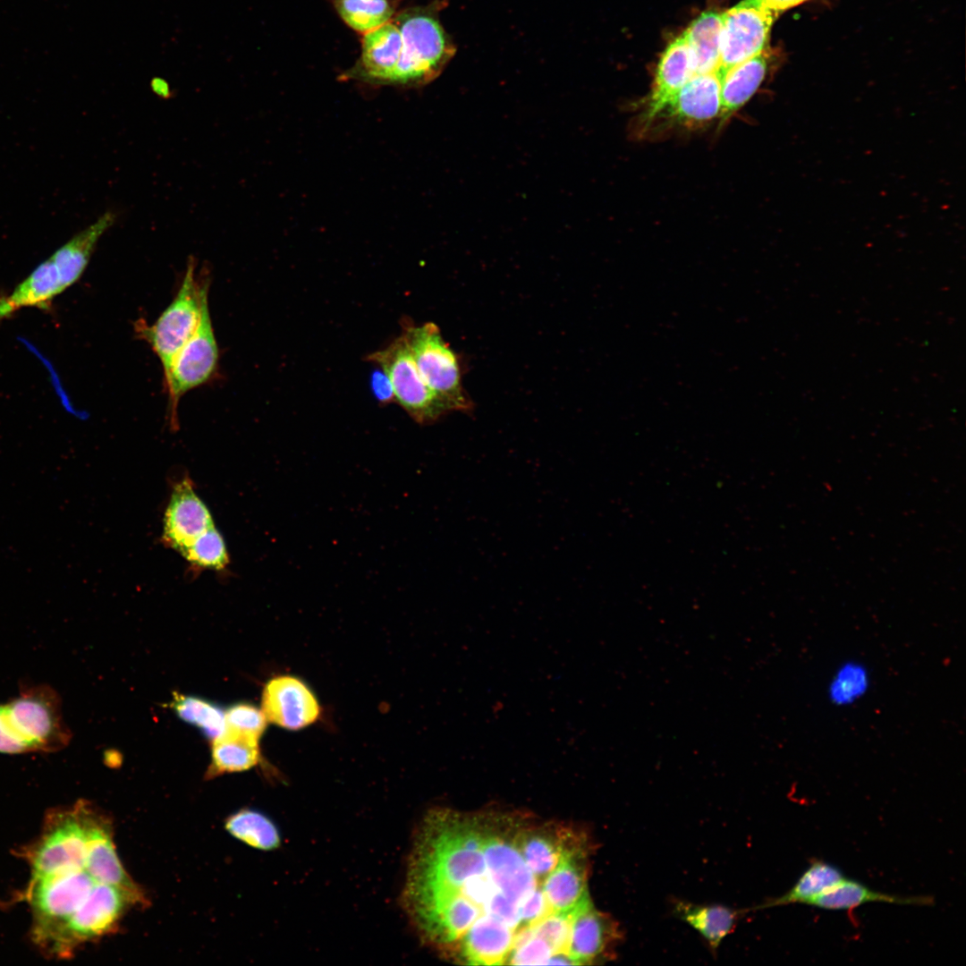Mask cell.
Segmentation results:
<instances>
[{
  "label": "cell",
  "mask_w": 966,
  "mask_h": 966,
  "mask_svg": "<svg viewBox=\"0 0 966 966\" xmlns=\"http://www.w3.org/2000/svg\"><path fill=\"white\" fill-rule=\"evenodd\" d=\"M106 210L40 263L8 295L0 297V320L23 308L45 309L83 275L101 237L116 222Z\"/></svg>",
  "instance_id": "1"
},
{
  "label": "cell",
  "mask_w": 966,
  "mask_h": 966,
  "mask_svg": "<svg viewBox=\"0 0 966 966\" xmlns=\"http://www.w3.org/2000/svg\"><path fill=\"white\" fill-rule=\"evenodd\" d=\"M441 7L434 2L395 13L392 21L402 36V51L390 85L424 86L435 80L454 55L455 46L439 20Z\"/></svg>",
  "instance_id": "2"
},
{
  "label": "cell",
  "mask_w": 966,
  "mask_h": 966,
  "mask_svg": "<svg viewBox=\"0 0 966 966\" xmlns=\"http://www.w3.org/2000/svg\"><path fill=\"white\" fill-rule=\"evenodd\" d=\"M196 267L194 258H191L175 297L152 325L144 320H139L135 325L137 336L148 343L156 353L164 375L174 356L195 332L203 302L208 297V279L200 280Z\"/></svg>",
  "instance_id": "3"
},
{
  "label": "cell",
  "mask_w": 966,
  "mask_h": 966,
  "mask_svg": "<svg viewBox=\"0 0 966 966\" xmlns=\"http://www.w3.org/2000/svg\"><path fill=\"white\" fill-rule=\"evenodd\" d=\"M1 705L5 724L25 753L56 751L68 744L70 733L59 697L51 687H23L17 697Z\"/></svg>",
  "instance_id": "4"
},
{
  "label": "cell",
  "mask_w": 966,
  "mask_h": 966,
  "mask_svg": "<svg viewBox=\"0 0 966 966\" xmlns=\"http://www.w3.org/2000/svg\"><path fill=\"white\" fill-rule=\"evenodd\" d=\"M416 365L428 386L450 411L468 412L472 402L462 384L457 355L444 340L439 327L427 322L403 327Z\"/></svg>",
  "instance_id": "5"
},
{
  "label": "cell",
  "mask_w": 966,
  "mask_h": 966,
  "mask_svg": "<svg viewBox=\"0 0 966 966\" xmlns=\"http://www.w3.org/2000/svg\"><path fill=\"white\" fill-rule=\"evenodd\" d=\"M366 360L386 373L394 388V402L415 422L430 424L450 412L424 381L402 333L386 348L369 354Z\"/></svg>",
  "instance_id": "6"
},
{
  "label": "cell",
  "mask_w": 966,
  "mask_h": 966,
  "mask_svg": "<svg viewBox=\"0 0 966 966\" xmlns=\"http://www.w3.org/2000/svg\"><path fill=\"white\" fill-rule=\"evenodd\" d=\"M136 904L121 889L97 883L81 907L64 927L48 954L72 956L79 945L114 932L126 909Z\"/></svg>",
  "instance_id": "7"
},
{
  "label": "cell",
  "mask_w": 966,
  "mask_h": 966,
  "mask_svg": "<svg viewBox=\"0 0 966 966\" xmlns=\"http://www.w3.org/2000/svg\"><path fill=\"white\" fill-rule=\"evenodd\" d=\"M720 110L721 79L716 72L696 74L638 131L640 136H651L698 129L719 117Z\"/></svg>",
  "instance_id": "8"
},
{
  "label": "cell",
  "mask_w": 966,
  "mask_h": 966,
  "mask_svg": "<svg viewBox=\"0 0 966 966\" xmlns=\"http://www.w3.org/2000/svg\"><path fill=\"white\" fill-rule=\"evenodd\" d=\"M219 350L212 326L208 297L203 302L199 323L184 345L174 356L165 374L169 395L172 424L181 398L191 390L206 384L215 374Z\"/></svg>",
  "instance_id": "9"
},
{
  "label": "cell",
  "mask_w": 966,
  "mask_h": 966,
  "mask_svg": "<svg viewBox=\"0 0 966 966\" xmlns=\"http://www.w3.org/2000/svg\"><path fill=\"white\" fill-rule=\"evenodd\" d=\"M775 18L745 0L723 13L720 62L721 80L737 64L762 53Z\"/></svg>",
  "instance_id": "10"
},
{
  "label": "cell",
  "mask_w": 966,
  "mask_h": 966,
  "mask_svg": "<svg viewBox=\"0 0 966 966\" xmlns=\"http://www.w3.org/2000/svg\"><path fill=\"white\" fill-rule=\"evenodd\" d=\"M87 855L85 868L97 883L115 886L136 904L148 902L146 895L128 875L116 852L110 823L86 805Z\"/></svg>",
  "instance_id": "11"
},
{
  "label": "cell",
  "mask_w": 966,
  "mask_h": 966,
  "mask_svg": "<svg viewBox=\"0 0 966 966\" xmlns=\"http://www.w3.org/2000/svg\"><path fill=\"white\" fill-rule=\"evenodd\" d=\"M261 709L267 722L291 731L314 724L321 713L313 691L292 675L276 676L266 683Z\"/></svg>",
  "instance_id": "12"
},
{
  "label": "cell",
  "mask_w": 966,
  "mask_h": 966,
  "mask_svg": "<svg viewBox=\"0 0 966 966\" xmlns=\"http://www.w3.org/2000/svg\"><path fill=\"white\" fill-rule=\"evenodd\" d=\"M619 924L597 910L589 895L575 909L571 927L570 956L573 965L608 959L623 939Z\"/></svg>",
  "instance_id": "13"
},
{
  "label": "cell",
  "mask_w": 966,
  "mask_h": 966,
  "mask_svg": "<svg viewBox=\"0 0 966 966\" xmlns=\"http://www.w3.org/2000/svg\"><path fill=\"white\" fill-rule=\"evenodd\" d=\"M402 51V36L393 21L362 35L361 52L354 65L342 74L371 85H390Z\"/></svg>",
  "instance_id": "14"
},
{
  "label": "cell",
  "mask_w": 966,
  "mask_h": 966,
  "mask_svg": "<svg viewBox=\"0 0 966 966\" xmlns=\"http://www.w3.org/2000/svg\"><path fill=\"white\" fill-rule=\"evenodd\" d=\"M211 513L189 478L174 485L164 517L163 540L179 553L214 527Z\"/></svg>",
  "instance_id": "15"
},
{
  "label": "cell",
  "mask_w": 966,
  "mask_h": 966,
  "mask_svg": "<svg viewBox=\"0 0 966 966\" xmlns=\"http://www.w3.org/2000/svg\"><path fill=\"white\" fill-rule=\"evenodd\" d=\"M694 75L692 54L682 34L668 44L660 56L651 92L637 117L638 128L646 123Z\"/></svg>",
  "instance_id": "16"
},
{
  "label": "cell",
  "mask_w": 966,
  "mask_h": 966,
  "mask_svg": "<svg viewBox=\"0 0 966 966\" xmlns=\"http://www.w3.org/2000/svg\"><path fill=\"white\" fill-rule=\"evenodd\" d=\"M587 844L567 853L547 877L545 894L558 913L572 912L587 896L589 873Z\"/></svg>",
  "instance_id": "17"
},
{
  "label": "cell",
  "mask_w": 966,
  "mask_h": 966,
  "mask_svg": "<svg viewBox=\"0 0 966 966\" xmlns=\"http://www.w3.org/2000/svg\"><path fill=\"white\" fill-rule=\"evenodd\" d=\"M673 913L693 928L707 942L710 952L716 954L745 911L722 904H696L676 900L673 902Z\"/></svg>",
  "instance_id": "18"
},
{
  "label": "cell",
  "mask_w": 966,
  "mask_h": 966,
  "mask_svg": "<svg viewBox=\"0 0 966 966\" xmlns=\"http://www.w3.org/2000/svg\"><path fill=\"white\" fill-rule=\"evenodd\" d=\"M869 902H885L900 905H930L934 900L930 896H899L875 891L865 885L843 877L841 881L825 890L808 905L829 911H852L857 907Z\"/></svg>",
  "instance_id": "19"
},
{
  "label": "cell",
  "mask_w": 966,
  "mask_h": 966,
  "mask_svg": "<svg viewBox=\"0 0 966 966\" xmlns=\"http://www.w3.org/2000/svg\"><path fill=\"white\" fill-rule=\"evenodd\" d=\"M765 51L730 69L721 80L720 126L755 94L767 73Z\"/></svg>",
  "instance_id": "20"
},
{
  "label": "cell",
  "mask_w": 966,
  "mask_h": 966,
  "mask_svg": "<svg viewBox=\"0 0 966 966\" xmlns=\"http://www.w3.org/2000/svg\"><path fill=\"white\" fill-rule=\"evenodd\" d=\"M723 13L708 10L683 31L693 58L695 75L716 72L720 62Z\"/></svg>",
  "instance_id": "21"
},
{
  "label": "cell",
  "mask_w": 966,
  "mask_h": 966,
  "mask_svg": "<svg viewBox=\"0 0 966 966\" xmlns=\"http://www.w3.org/2000/svg\"><path fill=\"white\" fill-rule=\"evenodd\" d=\"M258 741L259 740L229 732H225L213 740L208 777L243 772L257 766L260 760Z\"/></svg>",
  "instance_id": "22"
},
{
  "label": "cell",
  "mask_w": 966,
  "mask_h": 966,
  "mask_svg": "<svg viewBox=\"0 0 966 966\" xmlns=\"http://www.w3.org/2000/svg\"><path fill=\"white\" fill-rule=\"evenodd\" d=\"M843 877H845L837 867L824 860H815L790 890L779 897L767 901L755 909H768L795 903L808 904L811 899L833 886Z\"/></svg>",
  "instance_id": "23"
},
{
  "label": "cell",
  "mask_w": 966,
  "mask_h": 966,
  "mask_svg": "<svg viewBox=\"0 0 966 966\" xmlns=\"http://www.w3.org/2000/svg\"><path fill=\"white\" fill-rule=\"evenodd\" d=\"M225 828L230 835L260 851H273L281 844L275 824L255 809H242L230 815L225 822Z\"/></svg>",
  "instance_id": "24"
},
{
  "label": "cell",
  "mask_w": 966,
  "mask_h": 966,
  "mask_svg": "<svg viewBox=\"0 0 966 966\" xmlns=\"http://www.w3.org/2000/svg\"><path fill=\"white\" fill-rule=\"evenodd\" d=\"M332 3L343 22L361 35L391 21L396 13L393 0H332Z\"/></svg>",
  "instance_id": "25"
},
{
  "label": "cell",
  "mask_w": 966,
  "mask_h": 966,
  "mask_svg": "<svg viewBox=\"0 0 966 966\" xmlns=\"http://www.w3.org/2000/svg\"><path fill=\"white\" fill-rule=\"evenodd\" d=\"M171 708L182 721L198 727L211 740L225 731V710L199 697L174 693Z\"/></svg>",
  "instance_id": "26"
},
{
  "label": "cell",
  "mask_w": 966,
  "mask_h": 966,
  "mask_svg": "<svg viewBox=\"0 0 966 966\" xmlns=\"http://www.w3.org/2000/svg\"><path fill=\"white\" fill-rule=\"evenodd\" d=\"M180 554L189 563L199 568L221 571L229 564L225 540L215 526L199 535Z\"/></svg>",
  "instance_id": "27"
},
{
  "label": "cell",
  "mask_w": 966,
  "mask_h": 966,
  "mask_svg": "<svg viewBox=\"0 0 966 966\" xmlns=\"http://www.w3.org/2000/svg\"><path fill=\"white\" fill-rule=\"evenodd\" d=\"M869 688L866 668L859 663L843 665L835 674L829 684L828 694L836 705H847L860 699Z\"/></svg>",
  "instance_id": "28"
},
{
  "label": "cell",
  "mask_w": 966,
  "mask_h": 966,
  "mask_svg": "<svg viewBox=\"0 0 966 966\" xmlns=\"http://www.w3.org/2000/svg\"><path fill=\"white\" fill-rule=\"evenodd\" d=\"M267 720L261 708L250 703H236L225 710V731L259 740Z\"/></svg>",
  "instance_id": "29"
},
{
  "label": "cell",
  "mask_w": 966,
  "mask_h": 966,
  "mask_svg": "<svg viewBox=\"0 0 966 966\" xmlns=\"http://www.w3.org/2000/svg\"><path fill=\"white\" fill-rule=\"evenodd\" d=\"M370 388L377 401L383 404L394 402V392L386 373L378 367L370 376Z\"/></svg>",
  "instance_id": "30"
},
{
  "label": "cell",
  "mask_w": 966,
  "mask_h": 966,
  "mask_svg": "<svg viewBox=\"0 0 966 966\" xmlns=\"http://www.w3.org/2000/svg\"><path fill=\"white\" fill-rule=\"evenodd\" d=\"M747 3L769 13L775 19L784 11L808 0H745Z\"/></svg>",
  "instance_id": "31"
},
{
  "label": "cell",
  "mask_w": 966,
  "mask_h": 966,
  "mask_svg": "<svg viewBox=\"0 0 966 966\" xmlns=\"http://www.w3.org/2000/svg\"><path fill=\"white\" fill-rule=\"evenodd\" d=\"M153 90L159 96L167 97L170 95V89L165 80L156 78L151 81Z\"/></svg>",
  "instance_id": "32"
}]
</instances>
